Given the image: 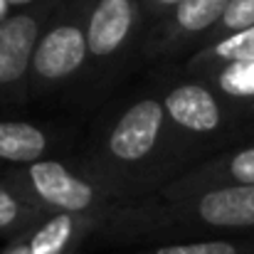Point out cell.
<instances>
[{"mask_svg":"<svg viewBox=\"0 0 254 254\" xmlns=\"http://www.w3.org/2000/svg\"><path fill=\"white\" fill-rule=\"evenodd\" d=\"M230 0H183L161 20L146 40V52L153 57L175 55L190 45H202L207 32L217 25Z\"/></svg>","mask_w":254,"mask_h":254,"instance_id":"7","label":"cell"},{"mask_svg":"<svg viewBox=\"0 0 254 254\" xmlns=\"http://www.w3.org/2000/svg\"><path fill=\"white\" fill-rule=\"evenodd\" d=\"M168 116L158 96H143L128 104L104 136V163L116 170L141 168L151 163L166 136Z\"/></svg>","mask_w":254,"mask_h":254,"instance_id":"4","label":"cell"},{"mask_svg":"<svg viewBox=\"0 0 254 254\" xmlns=\"http://www.w3.org/2000/svg\"><path fill=\"white\" fill-rule=\"evenodd\" d=\"M178 2L183 0H141V7H143V17H151V20H161L166 12H170Z\"/></svg>","mask_w":254,"mask_h":254,"instance_id":"17","label":"cell"},{"mask_svg":"<svg viewBox=\"0 0 254 254\" xmlns=\"http://www.w3.org/2000/svg\"><path fill=\"white\" fill-rule=\"evenodd\" d=\"M109 217L99 215H47L30 230L10 237L0 254H77L94 232H104Z\"/></svg>","mask_w":254,"mask_h":254,"instance_id":"8","label":"cell"},{"mask_svg":"<svg viewBox=\"0 0 254 254\" xmlns=\"http://www.w3.org/2000/svg\"><path fill=\"white\" fill-rule=\"evenodd\" d=\"M220 185H254V143L180 175L161 190V197H180Z\"/></svg>","mask_w":254,"mask_h":254,"instance_id":"10","label":"cell"},{"mask_svg":"<svg viewBox=\"0 0 254 254\" xmlns=\"http://www.w3.org/2000/svg\"><path fill=\"white\" fill-rule=\"evenodd\" d=\"M45 217H47V212H42L40 207L27 202L22 195H17L10 185H5L0 180V237L10 240V237L30 230L32 225H37Z\"/></svg>","mask_w":254,"mask_h":254,"instance_id":"14","label":"cell"},{"mask_svg":"<svg viewBox=\"0 0 254 254\" xmlns=\"http://www.w3.org/2000/svg\"><path fill=\"white\" fill-rule=\"evenodd\" d=\"M252 25H254V0H230L227 7H225V12L220 15L217 25L207 32L205 42L220 40L225 35H232V32L245 30V27H252Z\"/></svg>","mask_w":254,"mask_h":254,"instance_id":"16","label":"cell"},{"mask_svg":"<svg viewBox=\"0 0 254 254\" xmlns=\"http://www.w3.org/2000/svg\"><path fill=\"white\" fill-rule=\"evenodd\" d=\"M168 124L190 136H215L227 121L220 94L202 79L180 82L161 96Z\"/></svg>","mask_w":254,"mask_h":254,"instance_id":"9","label":"cell"},{"mask_svg":"<svg viewBox=\"0 0 254 254\" xmlns=\"http://www.w3.org/2000/svg\"><path fill=\"white\" fill-rule=\"evenodd\" d=\"M91 2L94 0H60L35 45L27 89L47 94L72 82L86 67V15Z\"/></svg>","mask_w":254,"mask_h":254,"instance_id":"3","label":"cell"},{"mask_svg":"<svg viewBox=\"0 0 254 254\" xmlns=\"http://www.w3.org/2000/svg\"><path fill=\"white\" fill-rule=\"evenodd\" d=\"M200 79L212 86L220 99H227L232 104H254V60L222 64L202 74Z\"/></svg>","mask_w":254,"mask_h":254,"instance_id":"13","label":"cell"},{"mask_svg":"<svg viewBox=\"0 0 254 254\" xmlns=\"http://www.w3.org/2000/svg\"><path fill=\"white\" fill-rule=\"evenodd\" d=\"M254 230V185H220L180 197H151L124 202L106 222L104 232L119 237H163L188 232H237Z\"/></svg>","mask_w":254,"mask_h":254,"instance_id":"1","label":"cell"},{"mask_svg":"<svg viewBox=\"0 0 254 254\" xmlns=\"http://www.w3.org/2000/svg\"><path fill=\"white\" fill-rule=\"evenodd\" d=\"M141 0H94L86 15V52L96 67L116 62L143 25Z\"/></svg>","mask_w":254,"mask_h":254,"instance_id":"6","label":"cell"},{"mask_svg":"<svg viewBox=\"0 0 254 254\" xmlns=\"http://www.w3.org/2000/svg\"><path fill=\"white\" fill-rule=\"evenodd\" d=\"M55 146L52 131L30 121H0V163L25 166L47 158Z\"/></svg>","mask_w":254,"mask_h":254,"instance_id":"11","label":"cell"},{"mask_svg":"<svg viewBox=\"0 0 254 254\" xmlns=\"http://www.w3.org/2000/svg\"><path fill=\"white\" fill-rule=\"evenodd\" d=\"M242 60H254V25L237 30L232 35H225L220 40L200 45V50L188 60V69L197 77L230 64V62H242Z\"/></svg>","mask_w":254,"mask_h":254,"instance_id":"12","label":"cell"},{"mask_svg":"<svg viewBox=\"0 0 254 254\" xmlns=\"http://www.w3.org/2000/svg\"><path fill=\"white\" fill-rule=\"evenodd\" d=\"M57 5L60 0H37L0 20V94L20 96L27 89L35 45Z\"/></svg>","mask_w":254,"mask_h":254,"instance_id":"5","label":"cell"},{"mask_svg":"<svg viewBox=\"0 0 254 254\" xmlns=\"http://www.w3.org/2000/svg\"><path fill=\"white\" fill-rule=\"evenodd\" d=\"M10 2H27V0H7V5H10Z\"/></svg>","mask_w":254,"mask_h":254,"instance_id":"19","label":"cell"},{"mask_svg":"<svg viewBox=\"0 0 254 254\" xmlns=\"http://www.w3.org/2000/svg\"><path fill=\"white\" fill-rule=\"evenodd\" d=\"M0 180L47 215H99L114 217L124 192L99 173H84L55 158L25 166H5Z\"/></svg>","mask_w":254,"mask_h":254,"instance_id":"2","label":"cell"},{"mask_svg":"<svg viewBox=\"0 0 254 254\" xmlns=\"http://www.w3.org/2000/svg\"><path fill=\"white\" fill-rule=\"evenodd\" d=\"M7 17V0H0V20Z\"/></svg>","mask_w":254,"mask_h":254,"instance_id":"18","label":"cell"},{"mask_svg":"<svg viewBox=\"0 0 254 254\" xmlns=\"http://www.w3.org/2000/svg\"><path fill=\"white\" fill-rule=\"evenodd\" d=\"M141 254H254V240H190L168 242Z\"/></svg>","mask_w":254,"mask_h":254,"instance_id":"15","label":"cell"}]
</instances>
